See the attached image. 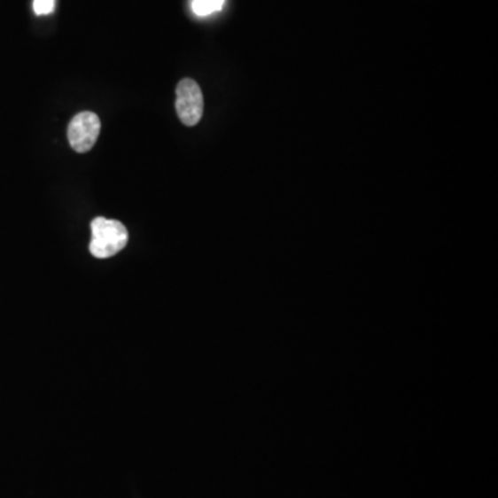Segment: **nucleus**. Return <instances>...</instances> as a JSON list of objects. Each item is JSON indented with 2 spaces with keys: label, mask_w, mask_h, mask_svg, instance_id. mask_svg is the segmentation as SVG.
I'll return each instance as SVG.
<instances>
[{
  "label": "nucleus",
  "mask_w": 498,
  "mask_h": 498,
  "mask_svg": "<svg viewBox=\"0 0 498 498\" xmlns=\"http://www.w3.org/2000/svg\"><path fill=\"white\" fill-rule=\"evenodd\" d=\"M92 240L90 253L98 259L117 255L128 244V230L121 222L114 219L96 218L90 223Z\"/></svg>",
  "instance_id": "f257e3e1"
},
{
  "label": "nucleus",
  "mask_w": 498,
  "mask_h": 498,
  "mask_svg": "<svg viewBox=\"0 0 498 498\" xmlns=\"http://www.w3.org/2000/svg\"><path fill=\"white\" fill-rule=\"evenodd\" d=\"M177 117L186 127H196L204 114V96L192 79L180 81L176 88Z\"/></svg>",
  "instance_id": "f03ea898"
},
{
  "label": "nucleus",
  "mask_w": 498,
  "mask_h": 498,
  "mask_svg": "<svg viewBox=\"0 0 498 498\" xmlns=\"http://www.w3.org/2000/svg\"><path fill=\"white\" fill-rule=\"evenodd\" d=\"M101 122L97 115L83 111L73 118L68 125V142L79 154H85L95 147L100 135Z\"/></svg>",
  "instance_id": "7ed1b4c3"
},
{
  "label": "nucleus",
  "mask_w": 498,
  "mask_h": 498,
  "mask_svg": "<svg viewBox=\"0 0 498 498\" xmlns=\"http://www.w3.org/2000/svg\"><path fill=\"white\" fill-rule=\"evenodd\" d=\"M226 0H192L191 9L198 17H206L223 9Z\"/></svg>",
  "instance_id": "20e7f679"
},
{
  "label": "nucleus",
  "mask_w": 498,
  "mask_h": 498,
  "mask_svg": "<svg viewBox=\"0 0 498 498\" xmlns=\"http://www.w3.org/2000/svg\"><path fill=\"white\" fill-rule=\"evenodd\" d=\"M56 0H35L34 2V12L38 16H46V14L53 13Z\"/></svg>",
  "instance_id": "39448f33"
}]
</instances>
